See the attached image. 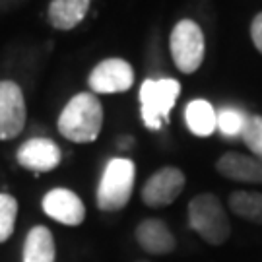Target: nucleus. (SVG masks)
Returning a JSON list of instances; mask_svg holds the SVG:
<instances>
[{
    "label": "nucleus",
    "mask_w": 262,
    "mask_h": 262,
    "mask_svg": "<svg viewBox=\"0 0 262 262\" xmlns=\"http://www.w3.org/2000/svg\"><path fill=\"white\" fill-rule=\"evenodd\" d=\"M56 126L66 140L76 142V144H90L97 140L103 126L101 101L92 92H82L74 95L64 105Z\"/></svg>",
    "instance_id": "nucleus-1"
},
{
    "label": "nucleus",
    "mask_w": 262,
    "mask_h": 262,
    "mask_svg": "<svg viewBox=\"0 0 262 262\" xmlns=\"http://www.w3.org/2000/svg\"><path fill=\"white\" fill-rule=\"evenodd\" d=\"M188 225L208 245H224L231 235V224L224 204L212 192L196 194L188 202Z\"/></svg>",
    "instance_id": "nucleus-2"
},
{
    "label": "nucleus",
    "mask_w": 262,
    "mask_h": 262,
    "mask_svg": "<svg viewBox=\"0 0 262 262\" xmlns=\"http://www.w3.org/2000/svg\"><path fill=\"white\" fill-rule=\"evenodd\" d=\"M136 179V165L132 159L113 158L103 169L95 202L101 212H119L130 202Z\"/></svg>",
    "instance_id": "nucleus-3"
},
{
    "label": "nucleus",
    "mask_w": 262,
    "mask_h": 262,
    "mask_svg": "<svg viewBox=\"0 0 262 262\" xmlns=\"http://www.w3.org/2000/svg\"><path fill=\"white\" fill-rule=\"evenodd\" d=\"M181 94V84L173 78L144 80L140 85L142 122L150 130H161L169 121V113L175 107Z\"/></svg>",
    "instance_id": "nucleus-4"
},
{
    "label": "nucleus",
    "mask_w": 262,
    "mask_h": 262,
    "mask_svg": "<svg viewBox=\"0 0 262 262\" xmlns=\"http://www.w3.org/2000/svg\"><path fill=\"white\" fill-rule=\"evenodd\" d=\"M169 51L173 62L183 74H192L204 62L206 41L204 33L194 19H181L171 31Z\"/></svg>",
    "instance_id": "nucleus-5"
},
{
    "label": "nucleus",
    "mask_w": 262,
    "mask_h": 262,
    "mask_svg": "<svg viewBox=\"0 0 262 262\" xmlns=\"http://www.w3.org/2000/svg\"><path fill=\"white\" fill-rule=\"evenodd\" d=\"M28 119L24 92L16 82H0V140H12L21 134Z\"/></svg>",
    "instance_id": "nucleus-6"
},
{
    "label": "nucleus",
    "mask_w": 262,
    "mask_h": 262,
    "mask_svg": "<svg viewBox=\"0 0 262 262\" xmlns=\"http://www.w3.org/2000/svg\"><path fill=\"white\" fill-rule=\"evenodd\" d=\"M185 173L179 167H163L156 171L142 187V202L150 208H165L173 204L183 188H185Z\"/></svg>",
    "instance_id": "nucleus-7"
},
{
    "label": "nucleus",
    "mask_w": 262,
    "mask_h": 262,
    "mask_svg": "<svg viewBox=\"0 0 262 262\" xmlns=\"http://www.w3.org/2000/svg\"><path fill=\"white\" fill-rule=\"evenodd\" d=\"M134 84V70L122 58H105L88 76L92 94H122Z\"/></svg>",
    "instance_id": "nucleus-8"
},
{
    "label": "nucleus",
    "mask_w": 262,
    "mask_h": 262,
    "mask_svg": "<svg viewBox=\"0 0 262 262\" xmlns=\"http://www.w3.org/2000/svg\"><path fill=\"white\" fill-rule=\"evenodd\" d=\"M43 212L53 217L55 222L62 225H82L85 220V206L82 202V198L76 192H72L70 188H53L49 190L43 202Z\"/></svg>",
    "instance_id": "nucleus-9"
},
{
    "label": "nucleus",
    "mask_w": 262,
    "mask_h": 262,
    "mask_svg": "<svg viewBox=\"0 0 262 262\" xmlns=\"http://www.w3.org/2000/svg\"><path fill=\"white\" fill-rule=\"evenodd\" d=\"M16 159L24 169L33 173H47L58 167L62 161V151L51 138H29L19 146Z\"/></svg>",
    "instance_id": "nucleus-10"
},
{
    "label": "nucleus",
    "mask_w": 262,
    "mask_h": 262,
    "mask_svg": "<svg viewBox=\"0 0 262 262\" xmlns=\"http://www.w3.org/2000/svg\"><path fill=\"white\" fill-rule=\"evenodd\" d=\"M215 171L229 181L262 185V161L254 156L227 151L215 161Z\"/></svg>",
    "instance_id": "nucleus-11"
},
{
    "label": "nucleus",
    "mask_w": 262,
    "mask_h": 262,
    "mask_svg": "<svg viewBox=\"0 0 262 262\" xmlns=\"http://www.w3.org/2000/svg\"><path fill=\"white\" fill-rule=\"evenodd\" d=\"M136 241L142 249L148 254H169L175 251V237L171 233V229L167 227L165 222L150 217V220H144L136 227Z\"/></svg>",
    "instance_id": "nucleus-12"
},
{
    "label": "nucleus",
    "mask_w": 262,
    "mask_h": 262,
    "mask_svg": "<svg viewBox=\"0 0 262 262\" xmlns=\"http://www.w3.org/2000/svg\"><path fill=\"white\" fill-rule=\"evenodd\" d=\"M92 0H51L49 4V21L55 29L70 31L82 24L90 10Z\"/></svg>",
    "instance_id": "nucleus-13"
},
{
    "label": "nucleus",
    "mask_w": 262,
    "mask_h": 262,
    "mask_svg": "<svg viewBox=\"0 0 262 262\" xmlns=\"http://www.w3.org/2000/svg\"><path fill=\"white\" fill-rule=\"evenodd\" d=\"M55 237L45 225H35L29 229L24 243V262H55Z\"/></svg>",
    "instance_id": "nucleus-14"
},
{
    "label": "nucleus",
    "mask_w": 262,
    "mask_h": 262,
    "mask_svg": "<svg viewBox=\"0 0 262 262\" xmlns=\"http://www.w3.org/2000/svg\"><path fill=\"white\" fill-rule=\"evenodd\" d=\"M187 128L198 138H208L217 130V113L206 99H194L185 109Z\"/></svg>",
    "instance_id": "nucleus-15"
},
{
    "label": "nucleus",
    "mask_w": 262,
    "mask_h": 262,
    "mask_svg": "<svg viewBox=\"0 0 262 262\" xmlns=\"http://www.w3.org/2000/svg\"><path fill=\"white\" fill-rule=\"evenodd\" d=\"M229 210L245 222L262 225V192L235 190L229 194Z\"/></svg>",
    "instance_id": "nucleus-16"
},
{
    "label": "nucleus",
    "mask_w": 262,
    "mask_h": 262,
    "mask_svg": "<svg viewBox=\"0 0 262 262\" xmlns=\"http://www.w3.org/2000/svg\"><path fill=\"white\" fill-rule=\"evenodd\" d=\"M249 119V115L241 109L235 107H224L222 111H217V130L227 138L241 136L245 128V122Z\"/></svg>",
    "instance_id": "nucleus-17"
},
{
    "label": "nucleus",
    "mask_w": 262,
    "mask_h": 262,
    "mask_svg": "<svg viewBox=\"0 0 262 262\" xmlns=\"http://www.w3.org/2000/svg\"><path fill=\"white\" fill-rule=\"evenodd\" d=\"M16 217H18V200L12 194L0 192V243L12 237L16 227Z\"/></svg>",
    "instance_id": "nucleus-18"
},
{
    "label": "nucleus",
    "mask_w": 262,
    "mask_h": 262,
    "mask_svg": "<svg viewBox=\"0 0 262 262\" xmlns=\"http://www.w3.org/2000/svg\"><path fill=\"white\" fill-rule=\"evenodd\" d=\"M241 140L245 146L253 151L254 158L262 161V117L260 115H249L245 122V128L241 132Z\"/></svg>",
    "instance_id": "nucleus-19"
},
{
    "label": "nucleus",
    "mask_w": 262,
    "mask_h": 262,
    "mask_svg": "<svg viewBox=\"0 0 262 262\" xmlns=\"http://www.w3.org/2000/svg\"><path fill=\"white\" fill-rule=\"evenodd\" d=\"M251 39H253L254 47L258 49L262 55V12L254 16L253 24H251Z\"/></svg>",
    "instance_id": "nucleus-20"
},
{
    "label": "nucleus",
    "mask_w": 262,
    "mask_h": 262,
    "mask_svg": "<svg viewBox=\"0 0 262 262\" xmlns=\"http://www.w3.org/2000/svg\"><path fill=\"white\" fill-rule=\"evenodd\" d=\"M136 262H150V260H136Z\"/></svg>",
    "instance_id": "nucleus-21"
}]
</instances>
